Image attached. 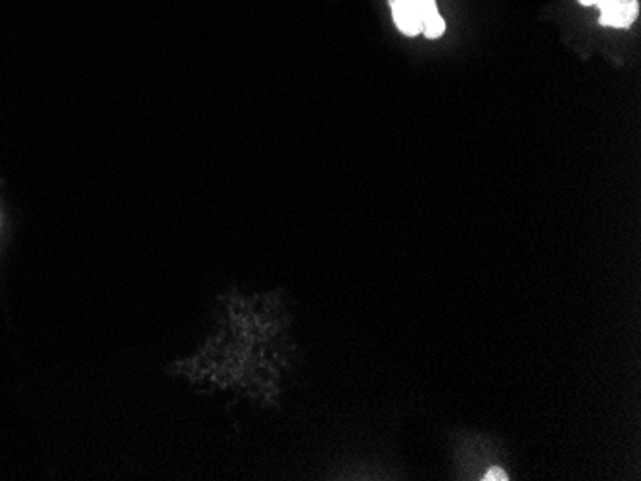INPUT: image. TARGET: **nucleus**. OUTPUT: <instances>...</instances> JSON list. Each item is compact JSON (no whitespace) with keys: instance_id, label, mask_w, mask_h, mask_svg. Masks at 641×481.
<instances>
[{"instance_id":"nucleus-3","label":"nucleus","mask_w":641,"mask_h":481,"mask_svg":"<svg viewBox=\"0 0 641 481\" xmlns=\"http://www.w3.org/2000/svg\"><path fill=\"white\" fill-rule=\"evenodd\" d=\"M445 31L444 18L440 14H434L423 23V33L429 38H438Z\"/></svg>"},{"instance_id":"nucleus-5","label":"nucleus","mask_w":641,"mask_h":481,"mask_svg":"<svg viewBox=\"0 0 641 481\" xmlns=\"http://www.w3.org/2000/svg\"><path fill=\"white\" fill-rule=\"evenodd\" d=\"M582 7H599L604 0H578Z\"/></svg>"},{"instance_id":"nucleus-4","label":"nucleus","mask_w":641,"mask_h":481,"mask_svg":"<svg viewBox=\"0 0 641 481\" xmlns=\"http://www.w3.org/2000/svg\"><path fill=\"white\" fill-rule=\"evenodd\" d=\"M484 481H507L509 480V476H507L506 470H501V468H491L488 470L483 478Z\"/></svg>"},{"instance_id":"nucleus-2","label":"nucleus","mask_w":641,"mask_h":481,"mask_svg":"<svg viewBox=\"0 0 641 481\" xmlns=\"http://www.w3.org/2000/svg\"><path fill=\"white\" fill-rule=\"evenodd\" d=\"M601 15L599 23L604 27H615V30H627L638 18L640 4L638 0H604L599 4Z\"/></svg>"},{"instance_id":"nucleus-1","label":"nucleus","mask_w":641,"mask_h":481,"mask_svg":"<svg viewBox=\"0 0 641 481\" xmlns=\"http://www.w3.org/2000/svg\"><path fill=\"white\" fill-rule=\"evenodd\" d=\"M388 2L393 8L394 23L408 37L423 33V23L438 14L436 0H388Z\"/></svg>"}]
</instances>
